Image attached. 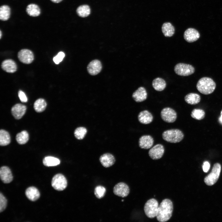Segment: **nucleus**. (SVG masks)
I'll return each instance as SVG.
<instances>
[{"label": "nucleus", "mask_w": 222, "mask_h": 222, "mask_svg": "<svg viewBox=\"0 0 222 222\" xmlns=\"http://www.w3.org/2000/svg\"><path fill=\"white\" fill-rule=\"evenodd\" d=\"M173 209L172 201L168 199H163L159 206L156 216L157 220L160 222L168 220L172 216Z\"/></svg>", "instance_id": "nucleus-1"}, {"label": "nucleus", "mask_w": 222, "mask_h": 222, "mask_svg": "<svg viewBox=\"0 0 222 222\" xmlns=\"http://www.w3.org/2000/svg\"><path fill=\"white\" fill-rule=\"evenodd\" d=\"M216 84L211 78L203 77L198 81L196 88L201 93L204 95H208L212 93L216 88Z\"/></svg>", "instance_id": "nucleus-2"}, {"label": "nucleus", "mask_w": 222, "mask_h": 222, "mask_svg": "<svg viewBox=\"0 0 222 222\" xmlns=\"http://www.w3.org/2000/svg\"><path fill=\"white\" fill-rule=\"evenodd\" d=\"M163 139L165 141L172 143L180 142L184 135L183 132L178 129H172L164 131L162 134Z\"/></svg>", "instance_id": "nucleus-3"}, {"label": "nucleus", "mask_w": 222, "mask_h": 222, "mask_svg": "<svg viewBox=\"0 0 222 222\" xmlns=\"http://www.w3.org/2000/svg\"><path fill=\"white\" fill-rule=\"evenodd\" d=\"M158 201L154 198L148 200L144 206V211L146 215L150 218L156 216L158 208Z\"/></svg>", "instance_id": "nucleus-4"}, {"label": "nucleus", "mask_w": 222, "mask_h": 222, "mask_svg": "<svg viewBox=\"0 0 222 222\" xmlns=\"http://www.w3.org/2000/svg\"><path fill=\"white\" fill-rule=\"evenodd\" d=\"M221 170L220 165L218 163H215L212 171L204 178L205 183L208 186H212L216 183L219 179Z\"/></svg>", "instance_id": "nucleus-5"}, {"label": "nucleus", "mask_w": 222, "mask_h": 222, "mask_svg": "<svg viewBox=\"0 0 222 222\" xmlns=\"http://www.w3.org/2000/svg\"><path fill=\"white\" fill-rule=\"evenodd\" d=\"M174 71L178 75L187 76L191 75L195 71L194 68L191 65L183 63H179L175 65Z\"/></svg>", "instance_id": "nucleus-6"}, {"label": "nucleus", "mask_w": 222, "mask_h": 222, "mask_svg": "<svg viewBox=\"0 0 222 222\" xmlns=\"http://www.w3.org/2000/svg\"><path fill=\"white\" fill-rule=\"evenodd\" d=\"M51 183L53 188L58 191L64 190L67 186V181L66 178L61 174L55 175L52 179Z\"/></svg>", "instance_id": "nucleus-7"}, {"label": "nucleus", "mask_w": 222, "mask_h": 222, "mask_svg": "<svg viewBox=\"0 0 222 222\" xmlns=\"http://www.w3.org/2000/svg\"><path fill=\"white\" fill-rule=\"evenodd\" d=\"M161 117L162 120L167 123H173L175 122L177 117V114L175 111L173 109L166 107L161 110Z\"/></svg>", "instance_id": "nucleus-8"}, {"label": "nucleus", "mask_w": 222, "mask_h": 222, "mask_svg": "<svg viewBox=\"0 0 222 222\" xmlns=\"http://www.w3.org/2000/svg\"><path fill=\"white\" fill-rule=\"evenodd\" d=\"M18 58L22 63L28 64L31 63L34 59V56L32 51L27 49H23L18 53Z\"/></svg>", "instance_id": "nucleus-9"}, {"label": "nucleus", "mask_w": 222, "mask_h": 222, "mask_svg": "<svg viewBox=\"0 0 222 222\" xmlns=\"http://www.w3.org/2000/svg\"><path fill=\"white\" fill-rule=\"evenodd\" d=\"M130 191L129 186L123 182L118 183L115 186L113 189V193L116 195L122 197L127 196Z\"/></svg>", "instance_id": "nucleus-10"}, {"label": "nucleus", "mask_w": 222, "mask_h": 222, "mask_svg": "<svg viewBox=\"0 0 222 222\" xmlns=\"http://www.w3.org/2000/svg\"><path fill=\"white\" fill-rule=\"evenodd\" d=\"M164 151V147L162 145L157 144L150 149L148 154L151 158L153 160H157L162 157Z\"/></svg>", "instance_id": "nucleus-11"}, {"label": "nucleus", "mask_w": 222, "mask_h": 222, "mask_svg": "<svg viewBox=\"0 0 222 222\" xmlns=\"http://www.w3.org/2000/svg\"><path fill=\"white\" fill-rule=\"evenodd\" d=\"M200 36V34L196 29L191 28L187 29L184 32L183 37L185 40L188 43L197 41Z\"/></svg>", "instance_id": "nucleus-12"}, {"label": "nucleus", "mask_w": 222, "mask_h": 222, "mask_svg": "<svg viewBox=\"0 0 222 222\" xmlns=\"http://www.w3.org/2000/svg\"><path fill=\"white\" fill-rule=\"evenodd\" d=\"M102 68L101 61L95 60L91 61L88 64L87 69L88 73L91 75H96L100 72Z\"/></svg>", "instance_id": "nucleus-13"}, {"label": "nucleus", "mask_w": 222, "mask_h": 222, "mask_svg": "<svg viewBox=\"0 0 222 222\" xmlns=\"http://www.w3.org/2000/svg\"><path fill=\"white\" fill-rule=\"evenodd\" d=\"M26 109L27 107L25 105L21 104H17L12 107L11 113L15 119H19L24 115Z\"/></svg>", "instance_id": "nucleus-14"}, {"label": "nucleus", "mask_w": 222, "mask_h": 222, "mask_svg": "<svg viewBox=\"0 0 222 222\" xmlns=\"http://www.w3.org/2000/svg\"><path fill=\"white\" fill-rule=\"evenodd\" d=\"M0 176L2 181L5 183L11 182L13 177L10 169L7 166H2L0 169Z\"/></svg>", "instance_id": "nucleus-15"}, {"label": "nucleus", "mask_w": 222, "mask_h": 222, "mask_svg": "<svg viewBox=\"0 0 222 222\" xmlns=\"http://www.w3.org/2000/svg\"><path fill=\"white\" fill-rule=\"evenodd\" d=\"M153 138L149 135L142 136L138 141L139 146L142 149H147L151 148L154 143Z\"/></svg>", "instance_id": "nucleus-16"}, {"label": "nucleus", "mask_w": 222, "mask_h": 222, "mask_svg": "<svg viewBox=\"0 0 222 222\" xmlns=\"http://www.w3.org/2000/svg\"><path fill=\"white\" fill-rule=\"evenodd\" d=\"M99 160L101 164L105 167H109L113 165L115 162L114 156L109 153H105L100 157Z\"/></svg>", "instance_id": "nucleus-17"}, {"label": "nucleus", "mask_w": 222, "mask_h": 222, "mask_svg": "<svg viewBox=\"0 0 222 222\" xmlns=\"http://www.w3.org/2000/svg\"><path fill=\"white\" fill-rule=\"evenodd\" d=\"M147 97V93L145 88L140 87L133 94L132 97L136 102H140L145 100Z\"/></svg>", "instance_id": "nucleus-18"}, {"label": "nucleus", "mask_w": 222, "mask_h": 222, "mask_svg": "<svg viewBox=\"0 0 222 222\" xmlns=\"http://www.w3.org/2000/svg\"><path fill=\"white\" fill-rule=\"evenodd\" d=\"M1 67L3 70L8 73H14L17 70L16 63L11 59H7L3 61L2 63Z\"/></svg>", "instance_id": "nucleus-19"}, {"label": "nucleus", "mask_w": 222, "mask_h": 222, "mask_svg": "<svg viewBox=\"0 0 222 222\" xmlns=\"http://www.w3.org/2000/svg\"><path fill=\"white\" fill-rule=\"evenodd\" d=\"M138 119L141 123L147 124L152 122L153 116L149 111L145 110L139 113L138 115Z\"/></svg>", "instance_id": "nucleus-20"}, {"label": "nucleus", "mask_w": 222, "mask_h": 222, "mask_svg": "<svg viewBox=\"0 0 222 222\" xmlns=\"http://www.w3.org/2000/svg\"><path fill=\"white\" fill-rule=\"evenodd\" d=\"M25 194L27 197L32 201L37 200L40 196L39 190L34 187H30L28 188L26 190Z\"/></svg>", "instance_id": "nucleus-21"}, {"label": "nucleus", "mask_w": 222, "mask_h": 222, "mask_svg": "<svg viewBox=\"0 0 222 222\" xmlns=\"http://www.w3.org/2000/svg\"><path fill=\"white\" fill-rule=\"evenodd\" d=\"M201 100L200 96L196 93H191L187 94L184 97V100L187 104L195 105L199 103Z\"/></svg>", "instance_id": "nucleus-22"}, {"label": "nucleus", "mask_w": 222, "mask_h": 222, "mask_svg": "<svg viewBox=\"0 0 222 222\" xmlns=\"http://www.w3.org/2000/svg\"><path fill=\"white\" fill-rule=\"evenodd\" d=\"M26 11L28 15L34 17L39 16L41 13L40 9L39 6L33 3L29 4L27 7Z\"/></svg>", "instance_id": "nucleus-23"}, {"label": "nucleus", "mask_w": 222, "mask_h": 222, "mask_svg": "<svg viewBox=\"0 0 222 222\" xmlns=\"http://www.w3.org/2000/svg\"><path fill=\"white\" fill-rule=\"evenodd\" d=\"M162 31L166 37L172 36L175 33V28L169 22L164 23L162 27Z\"/></svg>", "instance_id": "nucleus-24"}, {"label": "nucleus", "mask_w": 222, "mask_h": 222, "mask_svg": "<svg viewBox=\"0 0 222 222\" xmlns=\"http://www.w3.org/2000/svg\"><path fill=\"white\" fill-rule=\"evenodd\" d=\"M152 85L155 90L157 91H161L165 88L166 83L163 79L157 77L153 80Z\"/></svg>", "instance_id": "nucleus-25"}, {"label": "nucleus", "mask_w": 222, "mask_h": 222, "mask_svg": "<svg viewBox=\"0 0 222 222\" xmlns=\"http://www.w3.org/2000/svg\"><path fill=\"white\" fill-rule=\"evenodd\" d=\"M10 9L7 5H3L0 7V19L1 20H7L10 18Z\"/></svg>", "instance_id": "nucleus-26"}, {"label": "nucleus", "mask_w": 222, "mask_h": 222, "mask_svg": "<svg viewBox=\"0 0 222 222\" xmlns=\"http://www.w3.org/2000/svg\"><path fill=\"white\" fill-rule=\"evenodd\" d=\"M10 137L9 133L4 130H0V145L1 146H5L10 144Z\"/></svg>", "instance_id": "nucleus-27"}, {"label": "nucleus", "mask_w": 222, "mask_h": 222, "mask_svg": "<svg viewBox=\"0 0 222 222\" xmlns=\"http://www.w3.org/2000/svg\"><path fill=\"white\" fill-rule=\"evenodd\" d=\"M43 165L46 166H57L60 163V160L58 158L52 156H47L43 160Z\"/></svg>", "instance_id": "nucleus-28"}, {"label": "nucleus", "mask_w": 222, "mask_h": 222, "mask_svg": "<svg viewBox=\"0 0 222 222\" xmlns=\"http://www.w3.org/2000/svg\"><path fill=\"white\" fill-rule=\"evenodd\" d=\"M46 106V102L43 98H39L36 100L34 105V109L38 113L43 112L45 109Z\"/></svg>", "instance_id": "nucleus-29"}, {"label": "nucleus", "mask_w": 222, "mask_h": 222, "mask_svg": "<svg viewBox=\"0 0 222 222\" xmlns=\"http://www.w3.org/2000/svg\"><path fill=\"white\" fill-rule=\"evenodd\" d=\"M17 142L20 144L26 143L29 139V135L26 130H23L18 134L16 136Z\"/></svg>", "instance_id": "nucleus-30"}, {"label": "nucleus", "mask_w": 222, "mask_h": 222, "mask_svg": "<svg viewBox=\"0 0 222 222\" xmlns=\"http://www.w3.org/2000/svg\"><path fill=\"white\" fill-rule=\"evenodd\" d=\"M76 12L78 15L82 17L88 16L90 13V9L89 6L86 5L79 6L77 9Z\"/></svg>", "instance_id": "nucleus-31"}, {"label": "nucleus", "mask_w": 222, "mask_h": 222, "mask_svg": "<svg viewBox=\"0 0 222 222\" xmlns=\"http://www.w3.org/2000/svg\"><path fill=\"white\" fill-rule=\"evenodd\" d=\"M191 116L194 119L201 120L205 116V112L204 110L200 109H194L191 112Z\"/></svg>", "instance_id": "nucleus-32"}, {"label": "nucleus", "mask_w": 222, "mask_h": 222, "mask_svg": "<svg viewBox=\"0 0 222 222\" xmlns=\"http://www.w3.org/2000/svg\"><path fill=\"white\" fill-rule=\"evenodd\" d=\"M87 132L86 128L83 127L76 128L74 132L75 137L78 140L83 139L85 137Z\"/></svg>", "instance_id": "nucleus-33"}, {"label": "nucleus", "mask_w": 222, "mask_h": 222, "mask_svg": "<svg viewBox=\"0 0 222 222\" xmlns=\"http://www.w3.org/2000/svg\"><path fill=\"white\" fill-rule=\"evenodd\" d=\"M106 191V189L104 187L99 185L95 188L94 193L97 198L100 199L104 196Z\"/></svg>", "instance_id": "nucleus-34"}, {"label": "nucleus", "mask_w": 222, "mask_h": 222, "mask_svg": "<svg viewBox=\"0 0 222 222\" xmlns=\"http://www.w3.org/2000/svg\"><path fill=\"white\" fill-rule=\"evenodd\" d=\"M7 200L6 197L1 192L0 194V212L3 211L6 208Z\"/></svg>", "instance_id": "nucleus-35"}, {"label": "nucleus", "mask_w": 222, "mask_h": 222, "mask_svg": "<svg viewBox=\"0 0 222 222\" xmlns=\"http://www.w3.org/2000/svg\"><path fill=\"white\" fill-rule=\"evenodd\" d=\"M64 56V53L62 51H60L56 56L54 57L53 60L56 64H58L62 61Z\"/></svg>", "instance_id": "nucleus-36"}, {"label": "nucleus", "mask_w": 222, "mask_h": 222, "mask_svg": "<svg viewBox=\"0 0 222 222\" xmlns=\"http://www.w3.org/2000/svg\"><path fill=\"white\" fill-rule=\"evenodd\" d=\"M18 96L21 102H26L27 101V98L25 93L23 91L19 90L18 91Z\"/></svg>", "instance_id": "nucleus-37"}, {"label": "nucleus", "mask_w": 222, "mask_h": 222, "mask_svg": "<svg viewBox=\"0 0 222 222\" xmlns=\"http://www.w3.org/2000/svg\"><path fill=\"white\" fill-rule=\"evenodd\" d=\"M210 164L208 161H205L204 162L203 166V169L204 171L205 172H207L210 168Z\"/></svg>", "instance_id": "nucleus-38"}, {"label": "nucleus", "mask_w": 222, "mask_h": 222, "mask_svg": "<svg viewBox=\"0 0 222 222\" xmlns=\"http://www.w3.org/2000/svg\"><path fill=\"white\" fill-rule=\"evenodd\" d=\"M53 2L55 3H58L61 2L63 0H50Z\"/></svg>", "instance_id": "nucleus-39"}, {"label": "nucleus", "mask_w": 222, "mask_h": 222, "mask_svg": "<svg viewBox=\"0 0 222 222\" xmlns=\"http://www.w3.org/2000/svg\"><path fill=\"white\" fill-rule=\"evenodd\" d=\"M220 117H222V109L221 110V112H220Z\"/></svg>", "instance_id": "nucleus-40"}, {"label": "nucleus", "mask_w": 222, "mask_h": 222, "mask_svg": "<svg viewBox=\"0 0 222 222\" xmlns=\"http://www.w3.org/2000/svg\"><path fill=\"white\" fill-rule=\"evenodd\" d=\"M0 39H1V37H2V31H1V30H0Z\"/></svg>", "instance_id": "nucleus-41"}]
</instances>
